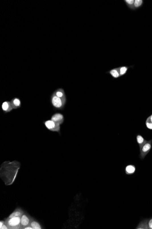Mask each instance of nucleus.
Here are the masks:
<instances>
[{"label":"nucleus","mask_w":152,"mask_h":229,"mask_svg":"<svg viewBox=\"0 0 152 229\" xmlns=\"http://www.w3.org/2000/svg\"><path fill=\"white\" fill-rule=\"evenodd\" d=\"M67 99H62L52 93L51 96L52 105L57 109L63 110L66 105Z\"/></svg>","instance_id":"nucleus-1"},{"label":"nucleus","mask_w":152,"mask_h":229,"mask_svg":"<svg viewBox=\"0 0 152 229\" xmlns=\"http://www.w3.org/2000/svg\"><path fill=\"white\" fill-rule=\"evenodd\" d=\"M20 220L21 217H15L12 218L8 217L5 219L4 222L8 229H20Z\"/></svg>","instance_id":"nucleus-2"},{"label":"nucleus","mask_w":152,"mask_h":229,"mask_svg":"<svg viewBox=\"0 0 152 229\" xmlns=\"http://www.w3.org/2000/svg\"><path fill=\"white\" fill-rule=\"evenodd\" d=\"M46 127L52 132H57L60 134V125L53 121L52 120H48L44 122Z\"/></svg>","instance_id":"nucleus-3"},{"label":"nucleus","mask_w":152,"mask_h":229,"mask_svg":"<svg viewBox=\"0 0 152 229\" xmlns=\"http://www.w3.org/2000/svg\"><path fill=\"white\" fill-rule=\"evenodd\" d=\"M152 140H149L140 148V158L143 159L152 148Z\"/></svg>","instance_id":"nucleus-4"},{"label":"nucleus","mask_w":152,"mask_h":229,"mask_svg":"<svg viewBox=\"0 0 152 229\" xmlns=\"http://www.w3.org/2000/svg\"><path fill=\"white\" fill-rule=\"evenodd\" d=\"M32 220V218L28 214L24 212L21 216L20 229H24L25 227L30 226Z\"/></svg>","instance_id":"nucleus-5"},{"label":"nucleus","mask_w":152,"mask_h":229,"mask_svg":"<svg viewBox=\"0 0 152 229\" xmlns=\"http://www.w3.org/2000/svg\"><path fill=\"white\" fill-rule=\"evenodd\" d=\"M51 120L61 125L63 123L64 121V117L63 114H61V113H57L52 115Z\"/></svg>","instance_id":"nucleus-6"},{"label":"nucleus","mask_w":152,"mask_h":229,"mask_svg":"<svg viewBox=\"0 0 152 229\" xmlns=\"http://www.w3.org/2000/svg\"><path fill=\"white\" fill-rule=\"evenodd\" d=\"M1 108L5 113L11 112L13 109L11 101H4L1 105Z\"/></svg>","instance_id":"nucleus-7"},{"label":"nucleus","mask_w":152,"mask_h":229,"mask_svg":"<svg viewBox=\"0 0 152 229\" xmlns=\"http://www.w3.org/2000/svg\"><path fill=\"white\" fill-rule=\"evenodd\" d=\"M107 73L109 74L114 79H118L121 77L119 72V67L112 69L107 72Z\"/></svg>","instance_id":"nucleus-8"},{"label":"nucleus","mask_w":152,"mask_h":229,"mask_svg":"<svg viewBox=\"0 0 152 229\" xmlns=\"http://www.w3.org/2000/svg\"><path fill=\"white\" fill-rule=\"evenodd\" d=\"M10 101L11 103L12 107H13V109H14L20 108L21 107V106H22L21 101L18 97H14L13 98L11 99Z\"/></svg>","instance_id":"nucleus-9"},{"label":"nucleus","mask_w":152,"mask_h":229,"mask_svg":"<svg viewBox=\"0 0 152 229\" xmlns=\"http://www.w3.org/2000/svg\"><path fill=\"white\" fill-rule=\"evenodd\" d=\"M53 93L60 98H62V99H67L65 91L63 89L61 88H59L58 89H56L53 92Z\"/></svg>","instance_id":"nucleus-10"},{"label":"nucleus","mask_w":152,"mask_h":229,"mask_svg":"<svg viewBox=\"0 0 152 229\" xmlns=\"http://www.w3.org/2000/svg\"><path fill=\"white\" fill-rule=\"evenodd\" d=\"M24 211H23L22 209L20 208H17L15 209V210L8 217L9 218H12V217H21L23 214L24 213Z\"/></svg>","instance_id":"nucleus-11"},{"label":"nucleus","mask_w":152,"mask_h":229,"mask_svg":"<svg viewBox=\"0 0 152 229\" xmlns=\"http://www.w3.org/2000/svg\"><path fill=\"white\" fill-rule=\"evenodd\" d=\"M125 171L126 174L132 175L135 173L136 168H135V166L133 165H129L126 166Z\"/></svg>","instance_id":"nucleus-12"},{"label":"nucleus","mask_w":152,"mask_h":229,"mask_svg":"<svg viewBox=\"0 0 152 229\" xmlns=\"http://www.w3.org/2000/svg\"><path fill=\"white\" fill-rule=\"evenodd\" d=\"M136 139L137 142V144H139L140 148L148 142V140L144 139L141 135H137L136 136Z\"/></svg>","instance_id":"nucleus-13"},{"label":"nucleus","mask_w":152,"mask_h":229,"mask_svg":"<svg viewBox=\"0 0 152 229\" xmlns=\"http://www.w3.org/2000/svg\"><path fill=\"white\" fill-rule=\"evenodd\" d=\"M30 226H31L33 229H42V226H41L40 223L38 222V221L34 220V219H32L31 221V223Z\"/></svg>","instance_id":"nucleus-14"},{"label":"nucleus","mask_w":152,"mask_h":229,"mask_svg":"<svg viewBox=\"0 0 152 229\" xmlns=\"http://www.w3.org/2000/svg\"><path fill=\"white\" fill-rule=\"evenodd\" d=\"M130 67V66H124V65L119 67V72H120V76H122L125 75L126 73H127L128 69Z\"/></svg>","instance_id":"nucleus-15"},{"label":"nucleus","mask_w":152,"mask_h":229,"mask_svg":"<svg viewBox=\"0 0 152 229\" xmlns=\"http://www.w3.org/2000/svg\"><path fill=\"white\" fill-rule=\"evenodd\" d=\"M128 8L132 10H135L134 7V0H124Z\"/></svg>","instance_id":"nucleus-16"},{"label":"nucleus","mask_w":152,"mask_h":229,"mask_svg":"<svg viewBox=\"0 0 152 229\" xmlns=\"http://www.w3.org/2000/svg\"><path fill=\"white\" fill-rule=\"evenodd\" d=\"M143 4V0H134V7L135 10L141 7Z\"/></svg>","instance_id":"nucleus-17"},{"label":"nucleus","mask_w":152,"mask_h":229,"mask_svg":"<svg viewBox=\"0 0 152 229\" xmlns=\"http://www.w3.org/2000/svg\"><path fill=\"white\" fill-rule=\"evenodd\" d=\"M145 124L149 130H152V123L150 121V119H149V117L147 119Z\"/></svg>","instance_id":"nucleus-18"},{"label":"nucleus","mask_w":152,"mask_h":229,"mask_svg":"<svg viewBox=\"0 0 152 229\" xmlns=\"http://www.w3.org/2000/svg\"><path fill=\"white\" fill-rule=\"evenodd\" d=\"M147 226L148 229H152V218L149 219H146Z\"/></svg>","instance_id":"nucleus-19"},{"label":"nucleus","mask_w":152,"mask_h":229,"mask_svg":"<svg viewBox=\"0 0 152 229\" xmlns=\"http://www.w3.org/2000/svg\"><path fill=\"white\" fill-rule=\"evenodd\" d=\"M0 229H8V227H7V226H6V224H5V222H4V224L3 225V226H2V227H1V228H0Z\"/></svg>","instance_id":"nucleus-20"},{"label":"nucleus","mask_w":152,"mask_h":229,"mask_svg":"<svg viewBox=\"0 0 152 229\" xmlns=\"http://www.w3.org/2000/svg\"><path fill=\"white\" fill-rule=\"evenodd\" d=\"M0 224H1V226H0V228H1L2 227V226L4 224V221H1L0 222Z\"/></svg>","instance_id":"nucleus-21"},{"label":"nucleus","mask_w":152,"mask_h":229,"mask_svg":"<svg viewBox=\"0 0 152 229\" xmlns=\"http://www.w3.org/2000/svg\"><path fill=\"white\" fill-rule=\"evenodd\" d=\"M149 119H150V121H151V122L152 123V114H151L150 116L149 117Z\"/></svg>","instance_id":"nucleus-22"}]
</instances>
